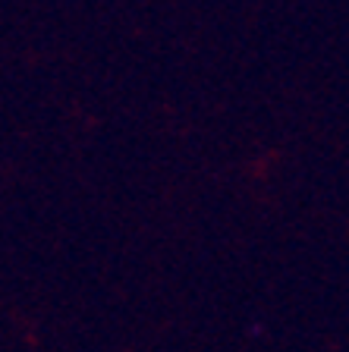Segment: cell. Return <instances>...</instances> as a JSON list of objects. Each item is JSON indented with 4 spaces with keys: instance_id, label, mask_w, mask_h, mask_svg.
Returning <instances> with one entry per match:
<instances>
[]
</instances>
